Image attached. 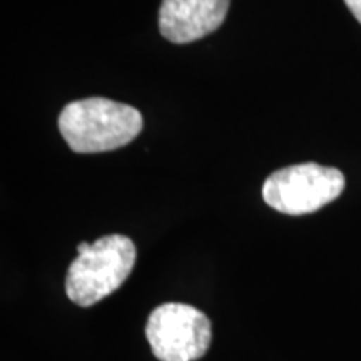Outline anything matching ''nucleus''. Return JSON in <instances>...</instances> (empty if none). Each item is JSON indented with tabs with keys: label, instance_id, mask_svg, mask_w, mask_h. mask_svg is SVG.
<instances>
[{
	"label": "nucleus",
	"instance_id": "obj_4",
	"mask_svg": "<svg viewBox=\"0 0 361 361\" xmlns=\"http://www.w3.org/2000/svg\"><path fill=\"white\" fill-rule=\"evenodd\" d=\"M146 338L159 361H196L209 350L211 322L194 306L166 303L149 314Z\"/></svg>",
	"mask_w": 361,
	"mask_h": 361
},
{
	"label": "nucleus",
	"instance_id": "obj_3",
	"mask_svg": "<svg viewBox=\"0 0 361 361\" xmlns=\"http://www.w3.org/2000/svg\"><path fill=\"white\" fill-rule=\"evenodd\" d=\"M343 189L345 176L340 169L305 162L271 173L263 184V200L279 213L301 216L333 202Z\"/></svg>",
	"mask_w": 361,
	"mask_h": 361
},
{
	"label": "nucleus",
	"instance_id": "obj_6",
	"mask_svg": "<svg viewBox=\"0 0 361 361\" xmlns=\"http://www.w3.org/2000/svg\"><path fill=\"white\" fill-rule=\"evenodd\" d=\"M345 4L348 6L350 12L355 16V19L361 24V0H345Z\"/></svg>",
	"mask_w": 361,
	"mask_h": 361
},
{
	"label": "nucleus",
	"instance_id": "obj_5",
	"mask_svg": "<svg viewBox=\"0 0 361 361\" xmlns=\"http://www.w3.org/2000/svg\"><path fill=\"white\" fill-rule=\"evenodd\" d=\"M231 0H162L159 30L174 44H189L223 24Z\"/></svg>",
	"mask_w": 361,
	"mask_h": 361
},
{
	"label": "nucleus",
	"instance_id": "obj_1",
	"mask_svg": "<svg viewBox=\"0 0 361 361\" xmlns=\"http://www.w3.org/2000/svg\"><path fill=\"white\" fill-rule=\"evenodd\" d=\"M142 116L128 104L89 97L67 104L59 116V130L79 154L114 151L133 142L142 130Z\"/></svg>",
	"mask_w": 361,
	"mask_h": 361
},
{
	"label": "nucleus",
	"instance_id": "obj_7",
	"mask_svg": "<svg viewBox=\"0 0 361 361\" xmlns=\"http://www.w3.org/2000/svg\"><path fill=\"white\" fill-rule=\"evenodd\" d=\"M87 247H89V243L87 241L80 243V245L78 246V255H79V252H84L85 250H87Z\"/></svg>",
	"mask_w": 361,
	"mask_h": 361
},
{
	"label": "nucleus",
	"instance_id": "obj_2",
	"mask_svg": "<svg viewBox=\"0 0 361 361\" xmlns=\"http://www.w3.org/2000/svg\"><path fill=\"white\" fill-rule=\"evenodd\" d=\"M137 258L133 239L109 234L89 245L72 261L66 278V293L72 303L89 308L112 295L129 278Z\"/></svg>",
	"mask_w": 361,
	"mask_h": 361
}]
</instances>
